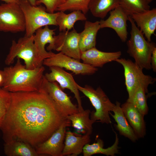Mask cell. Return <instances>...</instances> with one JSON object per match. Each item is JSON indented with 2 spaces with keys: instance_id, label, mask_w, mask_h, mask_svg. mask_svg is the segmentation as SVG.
I'll return each instance as SVG.
<instances>
[{
  "instance_id": "obj_15",
  "label": "cell",
  "mask_w": 156,
  "mask_h": 156,
  "mask_svg": "<svg viewBox=\"0 0 156 156\" xmlns=\"http://www.w3.org/2000/svg\"><path fill=\"white\" fill-rule=\"evenodd\" d=\"M55 30L46 26L38 29L34 35V44L42 63L44 60L54 54L51 51L54 50Z\"/></svg>"
},
{
  "instance_id": "obj_25",
  "label": "cell",
  "mask_w": 156,
  "mask_h": 156,
  "mask_svg": "<svg viewBox=\"0 0 156 156\" xmlns=\"http://www.w3.org/2000/svg\"><path fill=\"white\" fill-rule=\"evenodd\" d=\"M86 19L85 14L80 10L73 11L68 14L60 11L58 12L56 23L60 32L68 31L73 28L75 23L77 21Z\"/></svg>"
},
{
  "instance_id": "obj_34",
  "label": "cell",
  "mask_w": 156,
  "mask_h": 156,
  "mask_svg": "<svg viewBox=\"0 0 156 156\" xmlns=\"http://www.w3.org/2000/svg\"><path fill=\"white\" fill-rule=\"evenodd\" d=\"M3 1L6 3H19L20 0H0Z\"/></svg>"
},
{
  "instance_id": "obj_27",
  "label": "cell",
  "mask_w": 156,
  "mask_h": 156,
  "mask_svg": "<svg viewBox=\"0 0 156 156\" xmlns=\"http://www.w3.org/2000/svg\"><path fill=\"white\" fill-rule=\"evenodd\" d=\"M148 92V90L139 86L135 90L131 96L127 101L132 103L144 116L148 114V111L146 95V93Z\"/></svg>"
},
{
  "instance_id": "obj_32",
  "label": "cell",
  "mask_w": 156,
  "mask_h": 156,
  "mask_svg": "<svg viewBox=\"0 0 156 156\" xmlns=\"http://www.w3.org/2000/svg\"><path fill=\"white\" fill-rule=\"evenodd\" d=\"M151 68L154 72L156 71V47L154 49L152 54L151 58Z\"/></svg>"
},
{
  "instance_id": "obj_5",
  "label": "cell",
  "mask_w": 156,
  "mask_h": 156,
  "mask_svg": "<svg viewBox=\"0 0 156 156\" xmlns=\"http://www.w3.org/2000/svg\"><path fill=\"white\" fill-rule=\"evenodd\" d=\"M16 58L23 60L26 68L34 69L42 65L34 44V35L30 36L25 35L17 42L12 41L9 52L5 61V64H13Z\"/></svg>"
},
{
  "instance_id": "obj_6",
  "label": "cell",
  "mask_w": 156,
  "mask_h": 156,
  "mask_svg": "<svg viewBox=\"0 0 156 156\" xmlns=\"http://www.w3.org/2000/svg\"><path fill=\"white\" fill-rule=\"evenodd\" d=\"M79 90L89 100L95 109L90 113L91 119L95 122L107 124L112 123L109 113L112 111L115 104L112 103L104 91L100 87L96 89L86 85L83 87L78 84Z\"/></svg>"
},
{
  "instance_id": "obj_7",
  "label": "cell",
  "mask_w": 156,
  "mask_h": 156,
  "mask_svg": "<svg viewBox=\"0 0 156 156\" xmlns=\"http://www.w3.org/2000/svg\"><path fill=\"white\" fill-rule=\"evenodd\" d=\"M114 61L122 65L124 68L125 84L128 94V98L131 96L139 86H141L148 90V86L156 80L151 76L144 74L143 70L130 59L119 58Z\"/></svg>"
},
{
  "instance_id": "obj_29",
  "label": "cell",
  "mask_w": 156,
  "mask_h": 156,
  "mask_svg": "<svg viewBox=\"0 0 156 156\" xmlns=\"http://www.w3.org/2000/svg\"><path fill=\"white\" fill-rule=\"evenodd\" d=\"M91 0H67L60 5L57 11L80 10L85 14L89 11L88 6Z\"/></svg>"
},
{
  "instance_id": "obj_24",
  "label": "cell",
  "mask_w": 156,
  "mask_h": 156,
  "mask_svg": "<svg viewBox=\"0 0 156 156\" xmlns=\"http://www.w3.org/2000/svg\"><path fill=\"white\" fill-rule=\"evenodd\" d=\"M32 147L24 141L12 140L5 143L4 151L8 156H38Z\"/></svg>"
},
{
  "instance_id": "obj_12",
  "label": "cell",
  "mask_w": 156,
  "mask_h": 156,
  "mask_svg": "<svg viewBox=\"0 0 156 156\" xmlns=\"http://www.w3.org/2000/svg\"><path fill=\"white\" fill-rule=\"evenodd\" d=\"M54 37V50L80 60L81 52L79 46V34L75 29L70 31L60 32Z\"/></svg>"
},
{
  "instance_id": "obj_23",
  "label": "cell",
  "mask_w": 156,
  "mask_h": 156,
  "mask_svg": "<svg viewBox=\"0 0 156 156\" xmlns=\"http://www.w3.org/2000/svg\"><path fill=\"white\" fill-rule=\"evenodd\" d=\"M115 140L114 144L107 148H104V142L100 139L97 140L96 142L92 144L88 143L83 147L82 153L83 156H91L93 155L101 154L109 156H114L119 153V138L117 134L115 131Z\"/></svg>"
},
{
  "instance_id": "obj_21",
  "label": "cell",
  "mask_w": 156,
  "mask_h": 156,
  "mask_svg": "<svg viewBox=\"0 0 156 156\" xmlns=\"http://www.w3.org/2000/svg\"><path fill=\"white\" fill-rule=\"evenodd\" d=\"M100 29L99 21H86L83 30L79 33V46L81 52L95 47L97 34Z\"/></svg>"
},
{
  "instance_id": "obj_18",
  "label": "cell",
  "mask_w": 156,
  "mask_h": 156,
  "mask_svg": "<svg viewBox=\"0 0 156 156\" xmlns=\"http://www.w3.org/2000/svg\"><path fill=\"white\" fill-rule=\"evenodd\" d=\"M147 40L151 42V37L156 29V8L130 15Z\"/></svg>"
},
{
  "instance_id": "obj_19",
  "label": "cell",
  "mask_w": 156,
  "mask_h": 156,
  "mask_svg": "<svg viewBox=\"0 0 156 156\" xmlns=\"http://www.w3.org/2000/svg\"><path fill=\"white\" fill-rule=\"evenodd\" d=\"M90 135L77 136L70 131L66 132L62 156H77L83 152L84 146L90 142Z\"/></svg>"
},
{
  "instance_id": "obj_3",
  "label": "cell",
  "mask_w": 156,
  "mask_h": 156,
  "mask_svg": "<svg viewBox=\"0 0 156 156\" xmlns=\"http://www.w3.org/2000/svg\"><path fill=\"white\" fill-rule=\"evenodd\" d=\"M128 21L131 23V29L130 38L127 43V53L134 59L135 63L140 68L151 70V58L153 51L156 47L155 44L146 40L130 15Z\"/></svg>"
},
{
  "instance_id": "obj_16",
  "label": "cell",
  "mask_w": 156,
  "mask_h": 156,
  "mask_svg": "<svg viewBox=\"0 0 156 156\" xmlns=\"http://www.w3.org/2000/svg\"><path fill=\"white\" fill-rule=\"evenodd\" d=\"M120 51L105 52L94 47L81 52V60L83 63L94 67H102L106 63L120 58Z\"/></svg>"
},
{
  "instance_id": "obj_26",
  "label": "cell",
  "mask_w": 156,
  "mask_h": 156,
  "mask_svg": "<svg viewBox=\"0 0 156 156\" xmlns=\"http://www.w3.org/2000/svg\"><path fill=\"white\" fill-rule=\"evenodd\" d=\"M120 3L119 0H91L88 6L89 10L94 16L103 19Z\"/></svg>"
},
{
  "instance_id": "obj_20",
  "label": "cell",
  "mask_w": 156,
  "mask_h": 156,
  "mask_svg": "<svg viewBox=\"0 0 156 156\" xmlns=\"http://www.w3.org/2000/svg\"><path fill=\"white\" fill-rule=\"evenodd\" d=\"M112 112L114 114L110 112L109 114L116 122L115 127L120 134L133 142H135L138 138L127 119L119 102H116Z\"/></svg>"
},
{
  "instance_id": "obj_22",
  "label": "cell",
  "mask_w": 156,
  "mask_h": 156,
  "mask_svg": "<svg viewBox=\"0 0 156 156\" xmlns=\"http://www.w3.org/2000/svg\"><path fill=\"white\" fill-rule=\"evenodd\" d=\"M90 109H84L68 116L66 118L70 121L77 132L90 135L92 132L93 124L95 122L90 118Z\"/></svg>"
},
{
  "instance_id": "obj_33",
  "label": "cell",
  "mask_w": 156,
  "mask_h": 156,
  "mask_svg": "<svg viewBox=\"0 0 156 156\" xmlns=\"http://www.w3.org/2000/svg\"><path fill=\"white\" fill-rule=\"evenodd\" d=\"M5 80V76L3 70H0V88L4 86Z\"/></svg>"
},
{
  "instance_id": "obj_17",
  "label": "cell",
  "mask_w": 156,
  "mask_h": 156,
  "mask_svg": "<svg viewBox=\"0 0 156 156\" xmlns=\"http://www.w3.org/2000/svg\"><path fill=\"white\" fill-rule=\"evenodd\" d=\"M129 125L139 138L146 134V125L144 116L132 103L126 101L121 106Z\"/></svg>"
},
{
  "instance_id": "obj_1",
  "label": "cell",
  "mask_w": 156,
  "mask_h": 156,
  "mask_svg": "<svg viewBox=\"0 0 156 156\" xmlns=\"http://www.w3.org/2000/svg\"><path fill=\"white\" fill-rule=\"evenodd\" d=\"M10 93V107L0 128L5 142L16 140L35 147L48 139L67 119L43 84L38 91Z\"/></svg>"
},
{
  "instance_id": "obj_31",
  "label": "cell",
  "mask_w": 156,
  "mask_h": 156,
  "mask_svg": "<svg viewBox=\"0 0 156 156\" xmlns=\"http://www.w3.org/2000/svg\"><path fill=\"white\" fill-rule=\"evenodd\" d=\"M63 3L62 0H37V5L43 4L46 7V11L50 13H54L57 11L58 7Z\"/></svg>"
},
{
  "instance_id": "obj_30",
  "label": "cell",
  "mask_w": 156,
  "mask_h": 156,
  "mask_svg": "<svg viewBox=\"0 0 156 156\" xmlns=\"http://www.w3.org/2000/svg\"><path fill=\"white\" fill-rule=\"evenodd\" d=\"M11 101L10 92L0 88V128L8 111Z\"/></svg>"
},
{
  "instance_id": "obj_2",
  "label": "cell",
  "mask_w": 156,
  "mask_h": 156,
  "mask_svg": "<svg viewBox=\"0 0 156 156\" xmlns=\"http://www.w3.org/2000/svg\"><path fill=\"white\" fill-rule=\"evenodd\" d=\"M17 59L14 66L4 68L5 80L2 88L10 92L39 90L43 84L45 68L42 65L28 69L22 64L20 59Z\"/></svg>"
},
{
  "instance_id": "obj_9",
  "label": "cell",
  "mask_w": 156,
  "mask_h": 156,
  "mask_svg": "<svg viewBox=\"0 0 156 156\" xmlns=\"http://www.w3.org/2000/svg\"><path fill=\"white\" fill-rule=\"evenodd\" d=\"M43 64L49 67L55 66L72 72L77 75H91L98 70L97 68L68 56L61 52L54 54L44 60Z\"/></svg>"
},
{
  "instance_id": "obj_10",
  "label": "cell",
  "mask_w": 156,
  "mask_h": 156,
  "mask_svg": "<svg viewBox=\"0 0 156 156\" xmlns=\"http://www.w3.org/2000/svg\"><path fill=\"white\" fill-rule=\"evenodd\" d=\"M71 124L66 119L48 139L36 146L35 150L38 155L62 156L66 128Z\"/></svg>"
},
{
  "instance_id": "obj_36",
  "label": "cell",
  "mask_w": 156,
  "mask_h": 156,
  "mask_svg": "<svg viewBox=\"0 0 156 156\" xmlns=\"http://www.w3.org/2000/svg\"><path fill=\"white\" fill-rule=\"evenodd\" d=\"M67 0H62L63 1V3H64ZM62 3V4H63Z\"/></svg>"
},
{
  "instance_id": "obj_13",
  "label": "cell",
  "mask_w": 156,
  "mask_h": 156,
  "mask_svg": "<svg viewBox=\"0 0 156 156\" xmlns=\"http://www.w3.org/2000/svg\"><path fill=\"white\" fill-rule=\"evenodd\" d=\"M49 68L50 71L44 75L45 78L49 81L57 82L63 90L65 89L70 90L76 99L79 111L83 110L78 84L72 74L59 67L52 66Z\"/></svg>"
},
{
  "instance_id": "obj_28",
  "label": "cell",
  "mask_w": 156,
  "mask_h": 156,
  "mask_svg": "<svg viewBox=\"0 0 156 156\" xmlns=\"http://www.w3.org/2000/svg\"><path fill=\"white\" fill-rule=\"evenodd\" d=\"M120 5L129 15L144 12L150 9L153 0H119Z\"/></svg>"
},
{
  "instance_id": "obj_35",
  "label": "cell",
  "mask_w": 156,
  "mask_h": 156,
  "mask_svg": "<svg viewBox=\"0 0 156 156\" xmlns=\"http://www.w3.org/2000/svg\"><path fill=\"white\" fill-rule=\"evenodd\" d=\"M31 5H37L36 2L37 0H28Z\"/></svg>"
},
{
  "instance_id": "obj_11",
  "label": "cell",
  "mask_w": 156,
  "mask_h": 156,
  "mask_svg": "<svg viewBox=\"0 0 156 156\" xmlns=\"http://www.w3.org/2000/svg\"><path fill=\"white\" fill-rule=\"evenodd\" d=\"M43 86L62 115L68 116L79 112L78 107L72 102L70 97L56 82L48 81L44 76Z\"/></svg>"
},
{
  "instance_id": "obj_14",
  "label": "cell",
  "mask_w": 156,
  "mask_h": 156,
  "mask_svg": "<svg viewBox=\"0 0 156 156\" xmlns=\"http://www.w3.org/2000/svg\"><path fill=\"white\" fill-rule=\"evenodd\" d=\"M109 12V16L107 19L99 21L101 28L112 29L121 41L125 42L128 37L127 22L129 15L120 5Z\"/></svg>"
},
{
  "instance_id": "obj_8",
  "label": "cell",
  "mask_w": 156,
  "mask_h": 156,
  "mask_svg": "<svg viewBox=\"0 0 156 156\" xmlns=\"http://www.w3.org/2000/svg\"><path fill=\"white\" fill-rule=\"evenodd\" d=\"M25 30V18L19 4L10 3L0 5V31L17 33Z\"/></svg>"
},
{
  "instance_id": "obj_4",
  "label": "cell",
  "mask_w": 156,
  "mask_h": 156,
  "mask_svg": "<svg viewBox=\"0 0 156 156\" xmlns=\"http://www.w3.org/2000/svg\"><path fill=\"white\" fill-rule=\"evenodd\" d=\"M19 4L24 14L25 23V36H30L38 29L49 25L57 26L58 12L53 13L46 11L41 5H33L28 0H20Z\"/></svg>"
}]
</instances>
